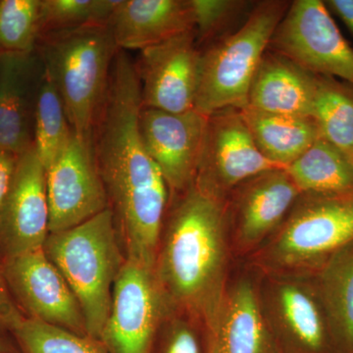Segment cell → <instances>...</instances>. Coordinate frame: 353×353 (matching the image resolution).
Here are the masks:
<instances>
[{
    "instance_id": "cell-34",
    "label": "cell",
    "mask_w": 353,
    "mask_h": 353,
    "mask_svg": "<svg viewBox=\"0 0 353 353\" xmlns=\"http://www.w3.org/2000/svg\"><path fill=\"white\" fill-rule=\"evenodd\" d=\"M0 353H20L19 348L10 334L0 333Z\"/></svg>"
},
{
    "instance_id": "cell-14",
    "label": "cell",
    "mask_w": 353,
    "mask_h": 353,
    "mask_svg": "<svg viewBox=\"0 0 353 353\" xmlns=\"http://www.w3.org/2000/svg\"><path fill=\"white\" fill-rule=\"evenodd\" d=\"M46 170L34 146L18 158L10 190L0 209L2 260L43 248L50 234Z\"/></svg>"
},
{
    "instance_id": "cell-2",
    "label": "cell",
    "mask_w": 353,
    "mask_h": 353,
    "mask_svg": "<svg viewBox=\"0 0 353 353\" xmlns=\"http://www.w3.org/2000/svg\"><path fill=\"white\" fill-rule=\"evenodd\" d=\"M165 217L153 273L172 311L205 326L226 294L227 201L192 185L175 196Z\"/></svg>"
},
{
    "instance_id": "cell-17",
    "label": "cell",
    "mask_w": 353,
    "mask_h": 353,
    "mask_svg": "<svg viewBox=\"0 0 353 353\" xmlns=\"http://www.w3.org/2000/svg\"><path fill=\"white\" fill-rule=\"evenodd\" d=\"M203 329L205 353H280L259 292L250 281L228 288Z\"/></svg>"
},
{
    "instance_id": "cell-28",
    "label": "cell",
    "mask_w": 353,
    "mask_h": 353,
    "mask_svg": "<svg viewBox=\"0 0 353 353\" xmlns=\"http://www.w3.org/2000/svg\"><path fill=\"white\" fill-rule=\"evenodd\" d=\"M118 3L119 0H41V37L88 26L109 25Z\"/></svg>"
},
{
    "instance_id": "cell-33",
    "label": "cell",
    "mask_w": 353,
    "mask_h": 353,
    "mask_svg": "<svg viewBox=\"0 0 353 353\" xmlns=\"http://www.w3.org/2000/svg\"><path fill=\"white\" fill-rule=\"evenodd\" d=\"M324 3L330 13L340 18L353 34V0H326Z\"/></svg>"
},
{
    "instance_id": "cell-20",
    "label": "cell",
    "mask_w": 353,
    "mask_h": 353,
    "mask_svg": "<svg viewBox=\"0 0 353 353\" xmlns=\"http://www.w3.org/2000/svg\"><path fill=\"white\" fill-rule=\"evenodd\" d=\"M317 75L267 50L255 71L248 108L278 115L312 118Z\"/></svg>"
},
{
    "instance_id": "cell-12",
    "label": "cell",
    "mask_w": 353,
    "mask_h": 353,
    "mask_svg": "<svg viewBox=\"0 0 353 353\" xmlns=\"http://www.w3.org/2000/svg\"><path fill=\"white\" fill-rule=\"evenodd\" d=\"M201 55L194 31L141 50L134 68L141 83L143 108L171 113L194 109Z\"/></svg>"
},
{
    "instance_id": "cell-10",
    "label": "cell",
    "mask_w": 353,
    "mask_h": 353,
    "mask_svg": "<svg viewBox=\"0 0 353 353\" xmlns=\"http://www.w3.org/2000/svg\"><path fill=\"white\" fill-rule=\"evenodd\" d=\"M2 262L9 292L25 318L90 336L80 303L43 248Z\"/></svg>"
},
{
    "instance_id": "cell-31",
    "label": "cell",
    "mask_w": 353,
    "mask_h": 353,
    "mask_svg": "<svg viewBox=\"0 0 353 353\" xmlns=\"http://www.w3.org/2000/svg\"><path fill=\"white\" fill-rule=\"evenodd\" d=\"M24 318L9 292L0 256V333L10 334Z\"/></svg>"
},
{
    "instance_id": "cell-27",
    "label": "cell",
    "mask_w": 353,
    "mask_h": 353,
    "mask_svg": "<svg viewBox=\"0 0 353 353\" xmlns=\"http://www.w3.org/2000/svg\"><path fill=\"white\" fill-rule=\"evenodd\" d=\"M41 19V0H0V52L34 53Z\"/></svg>"
},
{
    "instance_id": "cell-32",
    "label": "cell",
    "mask_w": 353,
    "mask_h": 353,
    "mask_svg": "<svg viewBox=\"0 0 353 353\" xmlns=\"http://www.w3.org/2000/svg\"><path fill=\"white\" fill-rule=\"evenodd\" d=\"M19 155L0 148V209L12 183Z\"/></svg>"
},
{
    "instance_id": "cell-11",
    "label": "cell",
    "mask_w": 353,
    "mask_h": 353,
    "mask_svg": "<svg viewBox=\"0 0 353 353\" xmlns=\"http://www.w3.org/2000/svg\"><path fill=\"white\" fill-rule=\"evenodd\" d=\"M50 233L65 231L109 208L92 138L73 131L63 150L46 169Z\"/></svg>"
},
{
    "instance_id": "cell-5",
    "label": "cell",
    "mask_w": 353,
    "mask_h": 353,
    "mask_svg": "<svg viewBox=\"0 0 353 353\" xmlns=\"http://www.w3.org/2000/svg\"><path fill=\"white\" fill-rule=\"evenodd\" d=\"M290 6L285 0L259 2L240 29L202 52L194 110L210 116L248 105L253 76Z\"/></svg>"
},
{
    "instance_id": "cell-29",
    "label": "cell",
    "mask_w": 353,
    "mask_h": 353,
    "mask_svg": "<svg viewBox=\"0 0 353 353\" xmlns=\"http://www.w3.org/2000/svg\"><path fill=\"white\" fill-rule=\"evenodd\" d=\"M153 353H205V334L199 320L172 311L155 343Z\"/></svg>"
},
{
    "instance_id": "cell-15",
    "label": "cell",
    "mask_w": 353,
    "mask_h": 353,
    "mask_svg": "<svg viewBox=\"0 0 353 353\" xmlns=\"http://www.w3.org/2000/svg\"><path fill=\"white\" fill-rule=\"evenodd\" d=\"M301 194L285 168L263 172L238 185L227 199L236 248L248 252L270 238Z\"/></svg>"
},
{
    "instance_id": "cell-22",
    "label": "cell",
    "mask_w": 353,
    "mask_h": 353,
    "mask_svg": "<svg viewBox=\"0 0 353 353\" xmlns=\"http://www.w3.org/2000/svg\"><path fill=\"white\" fill-rule=\"evenodd\" d=\"M240 110L260 152L282 168L321 138L313 118L265 113L248 106Z\"/></svg>"
},
{
    "instance_id": "cell-13",
    "label": "cell",
    "mask_w": 353,
    "mask_h": 353,
    "mask_svg": "<svg viewBox=\"0 0 353 353\" xmlns=\"http://www.w3.org/2000/svg\"><path fill=\"white\" fill-rule=\"evenodd\" d=\"M208 119V116L194 109L171 113L141 108L139 117L141 141L163 175L171 197L194 185Z\"/></svg>"
},
{
    "instance_id": "cell-4",
    "label": "cell",
    "mask_w": 353,
    "mask_h": 353,
    "mask_svg": "<svg viewBox=\"0 0 353 353\" xmlns=\"http://www.w3.org/2000/svg\"><path fill=\"white\" fill-rule=\"evenodd\" d=\"M43 250L80 303L88 334L99 339L114 284L126 262L112 211L108 208L78 226L50 233Z\"/></svg>"
},
{
    "instance_id": "cell-19",
    "label": "cell",
    "mask_w": 353,
    "mask_h": 353,
    "mask_svg": "<svg viewBox=\"0 0 353 353\" xmlns=\"http://www.w3.org/2000/svg\"><path fill=\"white\" fill-rule=\"evenodd\" d=\"M109 26L121 50H143L194 31L190 0H119Z\"/></svg>"
},
{
    "instance_id": "cell-26",
    "label": "cell",
    "mask_w": 353,
    "mask_h": 353,
    "mask_svg": "<svg viewBox=\"0 0 353 353\" xmlns=\"http://www.w3.org/2000/svg\"><path fill=\"white\" fill-rule=\"evenodd\" d=\"M10 334L20 353H108L99 339L28 318Z\"/></svg>"
},
{
    "instance_id": "cell-35",
    "label": "cell",
    "mask_w": 353,
    "mask_h": 353,
    "mask_svg": "<svg viewBox=\"0 0 353 353\" xmlns=\"http://www.w3.org/2000/svg\"><path fill=\"white\" fill-rule=\"evenodd\" d=\"M350 157H352V161H353V153L352 155H350Z\"/></svg>"
},
{
    "instance_id": "cell-24",
    "label": "cell",
    "mask_w": 353,
    "mask_h": 353,
    "mask_svg": "<svg viewBox=\"0 0 353 353\" xmlns=\"http://www.w3.org/2000/svg\"><path fill=\"white\" fill-rule=\"evenodd\" d=\"M72 134L61 95L43 66L34 102V146L46 170L64 150Z\"/></svg>"
},
{
    "instance_id": "cell-8",
    "label": "cell",
    "mask_w": 353,
    "mask_h": 353,
    "mask_svg": "<svg viewBox=\"0 0 353 353\" xmlns=\"http://www.w3.org/2000/svg\"><path fill=\"white\" fill-rule=\"evenodd\" d=\"M268 48L310 73L353 85V48L321 0L290 2Z\"/></svg>"
},
{
    "instance_id": "cell-3",
    "label": "cell",
    "mask_w": 353,
    "mask_h": 353,
    "mask_svg": "<svg viewBox=\"0 0 353 353\" xmlns=\"http://www.w3.org/2000/svg\"><path fill=\"white\" fill-rule=\"evenodd\" d=\"M38 46L72 129L79 137L92 138L108 94L113 60L120 50L110 26L51 32L41 37Z\"/></svg>"
},
{
    "instance_id": "cell-6",
    "label": "cell",
    "mask_w": 353,
    "mask_h": 353,
    "mask_svg": "<svg viewBox=\"0 0 353 353\" xmlns=\"http://www.w3.org/2000/svg\"><path fill=\"white\" fill-rule=\"evenodd\" d=\"M260 252L271 271L310 270L353 241V192L301 194Z\"/></svg>"
},
{
    "instance_id": "cell-1",
    "label": "cell",
    "mask_w": 353,
    "mask_h": 353,
    "mask_svg": "<svg viewBox=\"0 0 353 353\" xmlns=\"http://www.w3.org/2000/svg\"><path fill=\"white\" fill-rule=\"evenodd\" d=\"M141 108L134 63L120 50L111 67L92 145L125 257L153 269L171 192L141 141Z\"/></svg>"
},
{
    "instance_id": "cell-9",
    "label": "cell",
    "mask_w": 353,
    "mask_h": 353,
    "mask_svg": "<svg viewBox=\"0 0 353 353\" xmlns=\"http://www.w3.org/2000/svg\"><path fill=\"white\" fill-rule=\"evenodd\" d=\"M276 168L282 167L260 152L240 109H224L208 116L194 183L197 188L227 201L241 183Z\"/></svg>"
},
{
    "instance_id": "cell-30",
    "label": "cell",
    "mask_w": 353,
    "mask_h": 353,
    "mask_svg": "<svg viewBox=\"0 0 353 353\" xmlns=\"http://www.w3.org/2000/svg\"><path fill=\"white\" fill-rule=\"evenodd\" d=\"M250 3L241 0H190L197 41L216 38Z\"/></svg>"
},
{
    "instance_id": "cell-18",
    "label": "cell",
    "mask_w": 353,
    "mask_h": 353,
    "mask_svg": "<svg viewBox=\"0 0 353 353\" xmlns=\"http://www.w3.org/2000/svg\"><path fill=\"white\" fill-rule=\"evenodd\" d=\"M37 58L0 52V148L21 155L34 145Z\"/></svg>"
},
{
    "instance_id": "cell-25",
    "label": "cell",
    "mask_w": 353,
    "mask_h": 353,
    "mask_svg": "<svg viewBox=\"0 0 353 353\" xmlns=\"http://www.w3.org/2000/svg\"><path fill=\"white\" fill-rule=\"evenodd\" d=\"M312 118L321 138L348 155L353 153V85L317 75Z\"/></svg>"
},
{
    "instance_id": "cell-7",
    "label": "cell",
    "mask_w": 353,
    "mask_h": 353,
    "mask_svg": "<svg viewBox=\"0 0 353 353\" xmlns=\"http://www.w3.org/2000/svg\"><path fill=\"white\" fill-rule=\"evenodd\" d=\"M171 312L152 269L126 260L99 340L108 353H153Z\"/></svg>"
},
{
    "instance_id": "cell-23",
    "label": "cell",
    "mask_w": 353,
    "mask_h": 353,
    "mask_svg": "<svg viewBox=\"0 0 353 353\" xmlns=\"http://www.w3.org/2000/svg\"><path fill=\"white\" fill-rule=\"evenodd\" d=\"M285 170L301 194L353 192L352 157L323 138L318 139Z\"/></svg>"
},
{
    "instance_id": "cell-21",
    "label": "cell",
    "mask_w": 353,
    "mask_h": 353,
    "mask_svg": "<svg viewBox=\"0 0 353 353\" xmlns=\"http://www.w3.org/2000/svg\"><path fill=\"white\" fill-rule=\"evenodd\" d=\"M316 270L313 289L326 320L331 353H353V241Z\"/></svg>"
},
{
    "instance_id": "cell-16",
    "label": "cell",
    "mask_w": 353,
    "mask_h": 353,
    "mask_svg": "<svg viewBox=\"0 0 353 353\" xmlns=\"http://www.w3.org/2000/svg\"><path fill=\"white\" fill-rule=\"evenodd\" d=\"M262 303L280 353H331L326 320L313 287L275 281Z\"/></svg>"
}]
</instances>
